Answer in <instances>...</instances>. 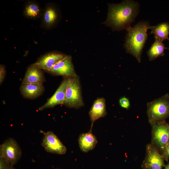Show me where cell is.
<instances>
[{
    "mask_svg": "<svg viewBox=\"0 0 169 169\" xmlns=\"http://www.w3.org/2000/svg\"><path fill=\"white\" fill-rule=\"evenodd\" d=\"M42 26L45 29L52 28L58 21L59 15L55 7L51 4L45 7L42 14Z\"/></svg>",
    "mask_w": 169,
    "mask_h": 169,
    "instance_id": "7c38bea8",
    "label": "cell"
},
{
    "mask_svg": "<svg viewBox=\"0 0 169 169\" xmlns=\"http://www.w3.org/2000/svg\"><path fill=\"white\" fill-rule=\"evenodd\" d=\"M42 12L38 4L33 1H28L25 3L23 14L26 18L36 19L42 16Z\"/></svg>",
    "mask_w": 169,
    "mask_h": 169,
    "instance_id": "ac0fdd59",
    "label": "cell"
},
{
    "mask_svg": "<svg viewBox=\"0 0 169 169\" xmlns=\"http://www.w3.org/2000/svg\"><path fill=\"white\" fill-rule=\"evenodd\" d=\"M67 83L68 77H64L54 94L46 103L40 106L38 110L41 111L46 109L53 108L58 105H63L65 98Z\"/></svg>",
    "mask_w": 169,
    "mask_h": 169,
    "instance_id": "8fae6325",
    "label": "cell"
},
{
    "mask_svg": "<svg viewBox=\"0 0 169 169\" xmlns=\"http://www.w3.org/2000/svg\"><path fill=\"white\" fill-rule=\"evenodd\" d=\"M66 55L56 52H51L45 54L33 64L34 65L47 71L57 63L64 59Z\"/></svg>",
    "mask_w": 169,
    "mask_h": 169,
    "instance_id": "30bf717a",
    "label": "cell"
},
{
    "mask_svg": "<svg viewBox=\"0 0 169 169\" xmlns=\"http://www.w3.org/2000/svg\"><path fill=\"white\" fill-rule=\"evenodd\" d=\"M78 141L80 150L84 152L92 150L98 143L96 137L90 130L87 133L80 134Z\"/></svg>",
    "mask_w": 169,
    "mask_h": 169,
    "instance_id": "9a60e30c",
    "label": "cell"
},
{
    "mask_svg": "<svg viewBox=\"0 0 169 169\" xmlns=\"http://www.w3.org/2000/svg\"><path fill=\"white\" fill-rule=\"evenodd\" d=\"M139 4L133 0H125L120 3L109 4L105 23L114 30L127 29L139 12Z\"/></svg>",
    "mask_w": 169,
    "mask_h": 169,
    "instance_id": "6da1fadb",
    "label": "cell"
},
{
    "mask_svg": "<svg viewBox=\"0 0 169 169\" xmlns=\"http://www.w3.org/2000/svg\"><path fill=\"white\" fill-rule=\"evenodd\" d=\"M22 151L17 141L13 138L6 140L0 146V157H2L14 166L20 160Z\"/></svg>",
    "mask_w": 169,
    "mask_h": 169,
    "instance_id": "8992f818",
    "label": "cell"
},
{
    "mask_svg": "<svg viewBox=\"0 0 169 169\" xmlns=\"http://www.w3.org/2000/svg\"><path fill=\"white\" fill-rule=\"evenodd\" d=\"M164 158L152 143L146 147V154L142 166L143 169H161L164 166Z\"/></svg>",
    "mask_w": 169,
    "mask_h": 169,
    "instance_id": "52a82bcc",
    "label": "cell"
},
{
    "mask_svg": "<svg viewBox=\"0 0 169 169\" xmlns=\"http://www.w3.org/2000/svg\"><path fill=\"white\" fill-rule=\"evenodd\" d=\"M168 97H169V95H168Z\"/></svg>",
    "mask_w": 169,
    "mask_h": 169,
    "instance_id": "83f0119b",
    "label": "cell"
},
{
    "mask_svg": "<svg viewBox=\"0 0 169 169\" xmlns=\"http://www.w3.org/2000/svg\"><path fill=\"white\" fill-rule=\"evenodd\" d=\"M12 166L4 158L0 157V169H10Z\"/></svg>",
    "mask_w": 169,
    "mask_h": 169,
    "instance_id": "44dd1931",
    "label": "cell"
},
{
    "mask_svg": "<svg viewBox=\"0 0 169 169\" xmlns=\"http://www.w3.org/2000/svg\"><path fill=\"white\" fill-rule=\"evenodd\" d=\"M42 146L48 152L59 155L65 154L67 149L58 137L52 131L44 134Z\"/></svg>",
    "mask_w": 169,
    "mask_h": 169,
    "instance_id": "ba28073f",
    "label": "cell"
},
{
    "mask_svg": "<svg viewBox=\"0 0 169 169\" xmlns=\"http://www.w3.org/2000/svg\"><path fill=\"white\" fill-rule=\"evenodd\" d=\"M107 114L105 100L103 98L97 99L94 102L89 112L91 125V131L94 123L97 119L105 116Z\"/></svg>",
    "mask_w": 169,
    "mask_h": 169,
    "instance_id": "5bb4252c",
    "label": "cell"
},
{
    "mask_svg": "<svg viewBox=\"0 0 169 169\" xmlns=\"http://www.w3.org/2000/svg\"><path fill=\"white\" fill-rule=\"evenodd\" d=\"M63 105L78 109L84 105L79 77H68V83Z\"/></svg>",
    "mask_w": 169,
    "mask_h": 169,
    "instance_id": "277c9868",
    "label": "cell"
},
{
    "mask_svg": "<svg viewBox=\"0 0 169 169\" xmlns=\"http://www.w3.org/2000/svg\"><path fill=\"white\" fill-rule=\"evenodd\" d=\"M6 70L4 65L1 64L0 65V84H1L3 82L6 75Z\"/></svg>",
    "mask_w": 169,
    "mask_h": 169,
    "instance_id": "7402d4cb",
    "label": "cell"
},
{
    "mask_svg": "<svg viewBox=\"0 0 169 169\" xmlns=\"http://www.w3.org/2000/svg\"><path fill=\"white\" fill-rule=\"evenodd\" d=\"M165 169H169V163L165 166Z\"/></svg>",
    "mask_w": 169,
    "mask_h": 169,
    "instance_id": "cb8c5ba5",
    "label": "cell"
},
{
    "mask_svg": "<svg viewBox=\"0 0 169 169\" xmlns=\"http://www.w3.org/2000/svg\"><path fill=\"white\" fill-rule=\"evenodd\" d=\"M119 103L122 107L126 109H128L130 105L129 99L125 97L121 98L119 100Z\"/></svg>",
    "mask_w": 169,
    "mask_h": 169,
    "instance_id": "ffe728a7",
    "label": "cell"
},
{
    "mask_svg": "<svg viewBox=\"0 0 169 169\" xmlns=\"http://www.w3.org/2000/svg\"><path fill=\"white\" fill-rule=\"evenodd\" d=\"M163 152V156L164 158L169 159V140L165 147Z\"/></svg>",
    "mask_w": 169,
    "mask_h": 169,
    "instance_id": "603a6c76",
    "label": "cell"
},
{
    "mask_svg": "<svg viewBox=\"0 0 169 169\" xmlns=\"http://www.w3.org/2000/svg\"><path fill=\"white\" fill-rule=\"evenodd\" d=\"M169 94L147 104V115L151 124L165 120L169 117Z\"/></svg>",
    "mask_w": 169,
    "mask_h": 169,
    "instance_id": "3957f363",
    "label": "cell"
},
{
    "mask_svg": "<svg viewBox=\"0 0 169 169\" xmlns=\"http://www.w3.org/2000/svg\"><path fill=\"white\" fill-rule=\"evenodd\" d=\"M166 48L162 42L155 40L147 52L149 60H153L158 57L164 55V51Z\"/></svg>",
    "mask_w": 169,
    "mask_h": 169,
    "instance_id": "d6986e66",
    "label": "cell"
},
{
    "mask_svg": "<svg viewBox=\"0 0 169 169\" xmlns=\"http://www.w3.org/2000/svg\"><path fill=\"white\" fill-rule=\"evenodd\" d=\"M152 143L158 150L164 151L169 140V124L165 120L151 124Z\"/></svg>",
    "mask_w": 169,
    "mask_h": 169,
    "instance_id": "5b68a950",
    "label": "cell"
},
{
    "mask_svg": "<svg viewBox=\"0 0 169 169\" xmlns=\"http://www.w3.org/2000/svg\"><path fill=\"white\" fill-rule=\"evenodd\" d=\"M45 89L43 84H22L20 91L23 96L28 99H34L41 95Z\"/></svg>",
    "mask_w": 169,
    "mask_h": 169,
    "instance_id": "2e32d148",
    "label": "cell"
},
{
    "mask_svg": "<svg viewBox=\"0 0 169 169\" xmlns=\"http://www.w3.org/2000/svg\"><path fill=\"white\" fill-rule=\"evenodd\" d=\"M44 81L42 69L32 64L27 69L22 84H43Z\"/></svg>",
    "mask_w": 169,
    "mask_h": 169,
    "instance_id": "4fadbf2b",
    "label": "cell"
},
{
    "mask_svg": "<svg viewBox=\"0 0 169 169\" xmlns=\"http://www.w3.org/2000/svg\"><path fill=\"white\" fill-rule=\"evenodd\" d=\"M149 29H151L150 34H154L155 40L162 42L165 39L169 40V23L163 22L154 26H150Z\"/></svg>",
    "mask_w": 169,
    "mask_h": 169,
    "instance_id": "e0dca14e",
    "label": "cell"
},
{
    "mask_svg": "<svg viewBox=\"0 0 169 169\" xmlns=\"http://www.w3.org/2000/svg\"></svg>",
    "mask_w": 169,
    "mask_h": 169,
    "instance_id": "f1b7e54d",
    "label": "cell"
},
{
    "mask_svg": "<svg viewBox=\"0 0 169 169\" xmlns=\"http://www.w3.org/2000/svg\"><path fill=\"white\" fill-rule=\"evenodd\" d=\"M10 169H16L13 167V166H12Z\"/></svg>",
    "mask_w": 169,
    "mask_h": 169,
    "instance_id": "d4e9b609",
    "label": "cell"
},
{
    "mask_svg": "<svg viewBox=\"0 0 169 169\" xmlns=\"http://www.w3.org/2000/svg\"><path fill=\"white\" fill-rule=\"evenodd\" d=\"M47 72L57 75H61L64 77L77 76L75 73L70 55H66L61 60L57 63Z\"/></svg>",
    "mask_w": 169,
    "mask_h": 169,
    "instance_id": "9c48e42d",
    "label": "cell"
},
{
    "mask_svg": "<svg viewBox=\"0 0 169 169\" xmlns=\"http://www.w3.org/2000/svg\"><path fill=\"white\" fill-rule=\"evenodd\" d=\"M150 26L148 22L141 21L126 30L124 46L126 52L132 55L139 62L141 61L142 50L148 38L147 31Z\"/></svg>",
    "mask_w": 169,
    "mask_h": 169,
    "instance_id": "7a4b0ae2",
    "label": "cell"
},
{
    "mask_svg": "<svg viewBox=\"0 0 169 169\" xmlns=\"http://www.w3.org/2000/svg\"><path fill=\"white\" fill-rule=\"evenodd\" d=\"M60 169L57 168V169Z\"/></svg>",
    "mask_w": 169,
    "mask_h": 169,
    "instance_id": "4316f807",
    "label": "cell"
},
{
    "mask_svg": "<svg viewBox=\"0 0 169 169\" xmlns=\"http://www.w3.org/2000/svg\"><path fill=\"white\" fill-rule=\"evenodd\" d=\"M168 49H169V48H167Z\"/></svg>",
    "mask_w": 169,
    "mask_h": 169,
    "instance_id": "484cf974",
    "label": "cell"
}]
</instances>
